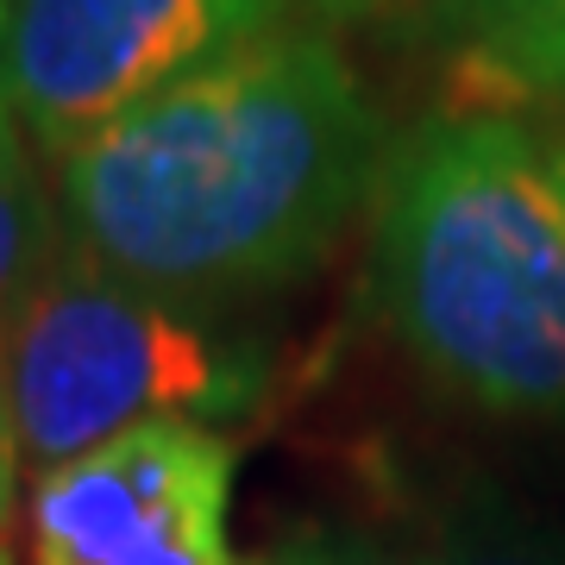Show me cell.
Segmentation results:
<instances>
[{
	"label": "cell",
	"instance_id": "cell-1",
	"mask_svg": "<svg viewBox=\"0 0 565 565\" xmlns=\"http://www.w3.org/2000/svg\"><path fill=\"white\" fill-rule=\"evenodd\" d=\"M390 126L321 32H264L57 163L63 239L114 277L221 308L302 277L384 177Z\"/></svg>",
	"mask_w": 565,
	"mask_h": 565
},
{
	"label": "cell",
	"instance_id": "cell-2",
	"mask_svg": "<svg viewBox=\"0 0 565 565\" xmlns=\"http://www.w3.org/2000/svg\"><path fill=\"white\" fill-rule=\"evenodd\" d=\"M371 308L465 408L565 427V189L522 120L440 114L390 145Z\"/></svg>",
	"mask_w": 565,
	"mask_h": 565
},
{
	"label": "cell",
	"instance_id": "cell-3",
	"mask_svg": "<svg viewBox=\"0 0 565 565\" xmlns=\"http://www.w3.org/2000/svg\"><path fill=\"white\" fill-rule=\"evenodd\" d=\"M270 352L221 321L63 252L25 296L0 352L13 465L44 478L132 427H233L258 415Z\"/></svg>",
	"mask_w": 565,
	"mask_h": 565
},
{
	"label": "cell",
	"instance_id": "cell-4",
	"mask_svg": "<svg viewBox=\"0 0 565 565\" xmlns=\"http://www.w3.org/2000/svg\"><path fill=\"white\" fill-rule=\"evenodd\" d=\"M289 0H13L0 102L44 158H70L170 82L277 32Z\"/></svg>",
	"mask_w": 565,
	"mask_h": 565
},
{
	"label": "cell",
	"instance_id": "cell-5",
	"mask_svg": "<svg viewBox=\"0 0 565 565\" xmlns=\"http://www.w3.org/2000/svg\"><path fill=\"white\" fill-rule=\"evenodd\" d=\"M233 440L214 427H132L32 478V565H239L226 541Z\"/></svg>",
	"mask_w": 565,
	"mask_h": 565
},
{
	"label": "cell",
	"instance_id": "cell-6",
	"mask_svg": "<svg viewBox=\"0 0 565 565\" xmlns=\"http://www.w3.org/2000/svg\"><path fill=\"white\" fill-rule=\"evenodd\" d=\"M452 114L565 95V0H427Z\"/></svg>",
	"mask_w": 565,
	"mask_h": 565
},
{
	"label": "cell",
	"instance_id": "cell-7",
	"mask_svg": "<svg viewBox=\"0 0 565 565\" xmlns=\"http://www.w3.org/2000/svg\"><path fill=\"white\" fill-rule=\"evenodd\" d=\"M63 252L70 239H63V207L44 182V151L0 102V352H7L13 315ZM0 422H7V396H0Z\"/></svg>",
	"mask_w": 565,
	"mask_h": 565
},
{
	"label": "cell",
	"instance_id": "cell-8",
	"mask_svg": "<svg viewBox=\"0 0 565 565\" xmlns=\"http://www.w3.org/2000/svg\"><path fill=\"white\" fill-rule=\"evenodd\" d=\"M408 565H565V527L534 522L509 497H446L422 515Z\"/></svg>",
	"mask_w": 565,
	"mask_h": 565
},
{
	"label": "cell",
	"instance_id": "cell-9",
	"mask_svg": "<svg viewBox=\"0 0 565 565\" xmlns=\"http://www.w3.org/2000/svg\"><path fill=\"white\" fill-rule=\"evenodd\" d=\"M252 565H408V553H390V546L364 541V534H302V541L277 546L270 559Z\"/></svg>",
	"mask_w": 565,
	"mask_h": 565
},
{
	"label": "cell",
	"instance_id": "cell-10",
	"mask_svg": "<svg viewBox=\"0 0 565 565\" xmlns=\"http://www.w3.org/2000/svg\"><path fill=\"white\" fill-rule=\"evenodd\" d=\"M289 7L315 13L321 25H345V20H364V13H384V7H396V0H289Z\"/></svg>",
	"mask_w": 565,
	"mask_h": 565
},
{
	"label": "cell",
	"instance_id": "cell-11",
	"mask_svg": "<svg viewBox=\"0 0 565 565\" xmlns=\"http://www.w3.org/2000/svg\"><path fill=\"white\" fill-rule=\"evenodd\" d=\"M13 478H20V465H13V434L0 422V522H7V503H13Z\"/></svg>",
	"mask_w": 565,
	"mask_h": 565
},
{
	"label": "cell",
	"instance_id": "cell-12",
	"mask_svg": "<svg viewBox=\"0 0 565 565\" xmlns=\"http://www.w3.org/2000/svg\"><path fill=\"white\" fill-rule=\"evenodd\" d=\"M553 151V177H559V189H565V145H546Z\"/></svg>",
	"mask_w": 565,
	"mask_h": 565
},
{
	"label": "cell",
	"instance_id": "cell-13",
	"mask_svg": "<svg viewBox=\"0 0 565 565\" xmlns=\"http://www.w3.org/2000/svg\"><path fill=\"white\" fill-rule=\"evenodd\" d=\"M7 13H13V0H0V39H7Z\"/></svg>",
	"mask_w": 565,
	"mask_h": 565
},
{
	"label": "cell",
	"instance_id": "cell-14",
	"mask_svg": "<svg viewBox=\"0 0 565 565\" xmlns=\"http://www.w3.org/2000/svg\"><path fill=\"white\" fill-rule=\"evenodd\" d=\"M0 565H7V553H0Z\"/></svg>",
	"mask_w": 565,
	"mask_h": 565
}]
</instances>
